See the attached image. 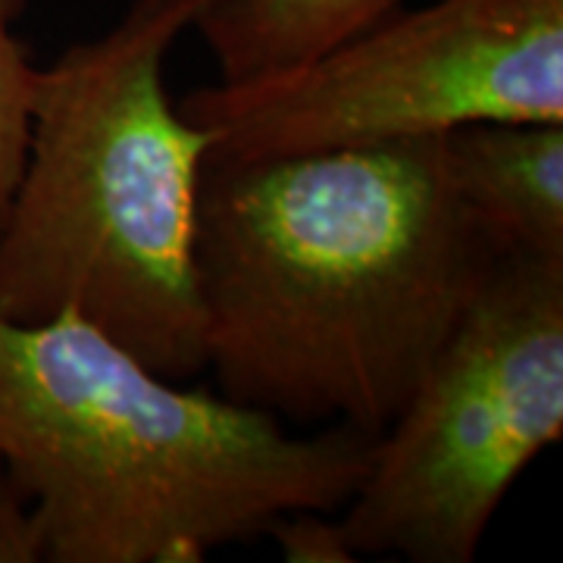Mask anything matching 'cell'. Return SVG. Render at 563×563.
Returning a JSON list of instances; mask_svg holds the SVG:
<instances>
[{
    "mask_svg": "<svg viewBox=\"0 0 563 563\" xmlns=\"http://www.w3.org/2000/svg\"><path fill=\"white\" fill-rule=\"evenodd\" d=\"M498 257L442 139L203 161L207 369L229 401L379 439Z\"/></svg>",
    "mask_w": 563,
    "mask_h": 563,
    "instance_id": "1",
    "label": "cell"
},
{
    "mask_svg": "<svg viewBox=\"0 0 563 563\" xmlns=\"http://www.w3.org/2000/svg\"><path fill=\"white\" fill-rule=\"evenodd\" d=\"M373 442L185 388L76 313L0 317V463L35 504L44 561L198 563L344 507Z\"/></svg>",
    "mask_w": 563,
    "mask_h": 563,
    "instance_id": "2",
    "label": "cell"
},
{
    "mask_svg": "<svg viewBox=\"0 0 563 563\" xmlns=\"http://www.w3.org/2000/svg\"><path fill=\"white\" fill-rule=\"evenodd\" d=\"M203 7L132 0L41 69L0 225V317L76 313L176 383L207 369L195 225L210 135L181 117L163 66Z\"/></svg>",
    "mask_w": 563,
    "mask_h": 563,
    "instance_id": "3",
    "label": "cell"
},
{
    "mask_svg": "<svg viewBox=\"0 0 563 563\" xmlns=\"http://www.w3.org/2000/svg\"><path fill=\"white\" fill-rule=\"evenodd\" d=\"M563 435V257L504 254L347 498L351 551L470 563L529 463Z\"/></svg>",
    "mask_w": 563,
    "mask_h": 563,
    "instance_id": "4",
    "label": "cell"
},
{
    "mask_svg": "<svg viewBox=\"0 0 563 563\" xmlns=\"http://www.w3.org/2000/svg\"><path fill=\"white\" fill-rule=\"evenodd\" d=\"M207 161H269L473 122H563V0H439L395 10L303 66L188 91Z\"/></svg>",
    "mask_w": 563,
    "mask_h": 563,
    "instance_id": "5",
    "label": "cell"
},
{
    "mask_svg": "<svg viewBox=\"0 0 563 563\" xmlns=\"http://www.w3.org/2000/svg\"><path fill=\"white\" fill-rule=\"evenodd\" d=\"M463 207L501 254L563 257V122H473L442 135Z\"/></svg>",
    "mask_w": 563,
    "mask_h": 563,
    "instance_id": "6",
    "label": "cell"
},
{
    "mask_svg": "<svg viewBox=\"0 0 563 563\" xmlns=\"http://www.w3.org/2000/svg\"><path fill=\"white\" fill-rule=\"evenodd\" d=\"M404 0H207L195 32L222 85L269 79L376 25Z\"/></svg>",
    "mask_w": 563,
    "mask_h": 563,
    "instance_id": "7",
    "label": "cell"
},
{
    "mask_svg": "<svg viewBox=\"0 0 563 563\" xmlns=\"http://www.w3.org/2000/svg\"><path fill=\"white\" fill-rule=\"evenodd\" d=\"M25 7L29 0H0V225L10 213L25 166L41 73L29 54V44L16 35V22Z\"/></svg>",
    "mask_w": 563,
    "mask_h": 563,
    "instance_id": "8",
    "label": "cell"
},
{
    "mask_svg": "<svg viewBox=\"0 0 563 563\" xmlns=\"http://www.w3.org/2000/svg\"><path fill=\"white\" fill-rule=\"evenodd\" d=\"M269 539L288 563H347L357 561L344 536L342 520H329L325 510H298L269 529Z\"/></svg>",
    "mask_w": 563,
    "mask_h": 563,
    "instance_id": "9",
    "label": "cell"
},
{
    "mask_svg": "<svg viewBox=\"0 0 563 563\" xmlns=\"http://www.w3.org/2000/svg\"><path fill=\"white\" fill-rule=\"evenodd\" d=\"M44 561V536L32 498L0 463V563Z\"/></svg>",
    "mask_w": 563,
    "mask_h": 563,
    "instance_id": "10",
    "label": "cell"
}]
</instances>
